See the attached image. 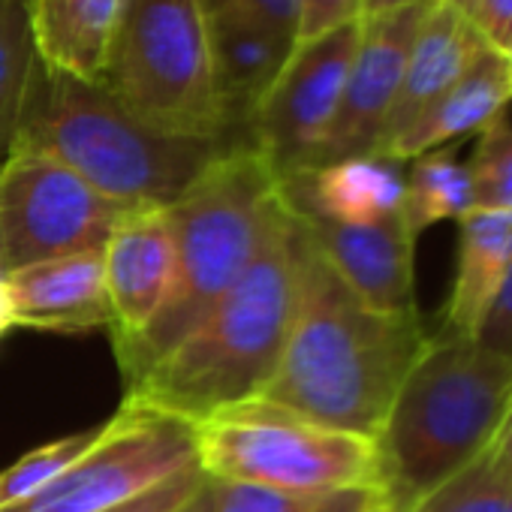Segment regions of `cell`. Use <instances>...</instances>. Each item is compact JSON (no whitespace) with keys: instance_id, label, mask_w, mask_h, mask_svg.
<instances>
[{"instance_id":"6da1fadb","label":"cell","mask_w":512,"mask_h":512,"mask_svg":"<svg viewBox=\"0 0 512 512\" xmlns=\"http://www.w3.org/2000/svg\"><path fill=\"white\" fill-rule=\"evenodd\" d=\"M299 229L293 323L260 401L377 440L431 335L419 311L383 314L365 305L320 256L302 220Z\"/></svg>"},{"instance_id":"7a4b0ae2","label":"cell","mask_w":512,"mask_h":512,"mask_svg":"<svg viewBox=\"0 0 512 512\" xmlns=\"http://www.w3.org/2000/svg\"><path fill=\"white\" fill-rule=\"evenodd\" d=\"M299 217L278 196L256 256L235 287L157 365L124 389L121 404L199 422L260 398L272 380L296 308Z\"/></svg>"},{"instance_id":"3957f363","label":"cell","mask_w":512,"mask_h":512,"mask_svg":"<svg viewBox=\"0 0 512 512\" xmlns=\"http://www.w3.org/2000/svg\"><path fill=\"white\" fill-rule=\"evenodd\" d=\"M281 196L269 160L241 139L229 145L166 211L175 235V272L157 317L115 344L124 389L157 365L235 287Z\"/></svg>"},{"instance_id":"277c9868","label":"cell","mask_w":512,"mask_h":512,"mask_svg":"<svg viewBox=\"0 0 512 512\" xmlns=\"http://www.w3.org/2000/svg\"><path fill=\"white\" fill-rule=\"evenodd\" d=\"M235 142L160 133L100 85L40 64L13 151L64 163L118 205L169 208Z\"/></svg>"},{"instance_id":"5b68a950","label":"cell","mask_w":512,"mask_h":512,"mask_svg":"<svg viewBox=\"0 0 512 512\" xmlns=\"http://www.w3.org/2000/svg\"><path fill=\"white\" fill-rule=\"evenodd\" d=\"M512 395V359L476 341L431 335L377 434L380 500L404 512L494 437Z\"/></svg>"},{"instance_id":"8992f818","label":"cell","mask_w":512,"mask_h":512,"mask_svg":"<svg viewBox=\"0 0 512 512\" xmlns=\"http://www.w3.org/2000/svg\"><path fill=\"white\" fill-rule=\"evenodd\" d=\"M100 88L160 133L241 139L217 103L199 0H121Z\"/></svg>"},{"instance_id":"52a82bcc","label":"cell","mask_w":512,"mask_h":512,"mask_svg":"<svg viewBox=\"0 0 512 512\" xmlns=\"http://www.w3.org/2000/svg\"><path fill=\"white\" fill-rule=\"evenodd\" d=\"M190 428L196 464L211 479L290 494L380 491L377 440L260 398L223 407Z\"/></svg>"},{"instance_id":"ba28073f","label":"cell","mask_w":512,"mask_h":512,"mask_svg":"<svg viewBox=\"0 0 512 512\" xmlns=\"http://www.w3.org/2000/svg\"><path fill=\"white\" fill-rule=\"evenodd\" d=\"M127 211L133 208L112 202L64 163L13 151L0 163V269L7 275L61 256L100 253Z\"/></svg>"},{"instance_id":"9c48e42d","label":"cell","mask_w":512,"mask_h":512,"mask_svg":"<svg viewBox=\"0 0 512 512\" xmlns=\"http://www.w3.org/2000/svg\"><path fill=\"white\" fill-rule=\"evenodd\" d=\"M196 461L184 419L121 404L103 437L55 482L0 512H109Z\"/></svg>"},{"instance_id":"30bf717a","label":"cell","mask_w":512,"mask_h":512,"mask_svg":"<svg viewBox=\"0 0 512 512\" xmlns=\"http://www.w3.org/2000/svg\"><path fill=\"white\" fill-rule=\"evenodd\" d=\"M359 34L362 22H353L323 37L299 40L263 106L256 109L247 139L281 181L317 166L344 97Z\"/></svg>"},{"instance_id":"8fae6325","label":"cell","mask_w":512,"mask_h":512,"mask_svg":"<svg viewBox=\"0 0 512 512\" xmlns=\"http://www.w3.org/2000/svg\"><path fill=\"white\" fill-rule=\"evenodd\" d=\"M428 10L431 7H404L395 13L362 19V34L347 73L344 97L320 148L317 166L374 154L386 118L395 106L410 46Z\"/></svg>"},{"instance_id":"7c38bea8","label":"cell","mask_w":512,"mask_h":512,"mask_svg":"<svg viewBox=\"0 0 512 512\" xmlns=\"http://www.w3.org/2000/svg\"><path fill=\"white\" fill-rule=\"evenodd\" d=\"M299 220L332 272L365 305L383 314L416 311V235L410 232L401 211L380 223H335L311 214H299Z\"/></svg>"},{"instance_id":"4fadbf2b","label":"cell","mask_w":512,"mask_h":512,"mask_svg":"<svg viewBox=\"0 0 512 512\" xmlns=\"http://www.w3.org/2000/svg\"><path fill=\"white\" fill-rule=\"evenodd\" d=\"M112 344L136 338L163 308L175 272V235L166 208H133L103 247Z\"/></svg>"},{"instance_id":"5bb4252c","label":"cell","mask_w":512,"mask_h":512,"mask_svg":"<svg viewBox=\"0 0 512 512\" xmlns=\"http://www.w3.org/2000/svg\"><path fill=\"white\" fill-rule=\"evenodd\" d=\"M16 326L91 332L112 326L103 250L34 263L4 275Z\"/></svg>"},{"instance_id":"9a60e30c","label":"cell","mask_w":512,"mask_h":512,"mask_svg":"<svg viewBox=\"0 0 512 512\" xmlns=\"http://www.w3.org/2000/svg\"><path fill=\"white\" fill-rule=\"evenodd\" d=\"M488 46L476 34L473 22L452 10L443 0L425 13L416 40L407 55V67L401 76V88L395 106L386 118L383 136L371 157H377L389 142H395L431 103H437L485 52Z\"/></svg>"},{"instance_id":"2e32d148","label":"cell","mask_w":512,"mask_h":512,"mask_svg":"<svg viewBox=\"0 0 512 512\" xmlns=\"http://www.w3.org/2000/svg\"><path fill=\"white\" fill-rule=\"evenodd\" d=\"M509 103H512V70L500 52L485 49L467 67V73L377 157L404 163L428 151H437L461 136L482 133L497 118H503Z\"/></svg>"},{"instance_id":"e0dca14e","label":"cell","mask_w":512,"mask_h":512,"mask_svg":"<svg viewBox=\"0 0 512 512\" xmlns=\"http://www.w3.org/2000/svg\"><path fill=\"white\" fill-rule=\"evenodd\" d=\"M287 205L299 214L335 223H380L401 211V163L383 157H350L281 181Z\"/></svg>"},{"instance_id":"ac0fdd59","label":"cell","mask_w":512,"mask_h":512,"mask_svg":"<svg viewBox=\"0 0 512 512\" xmlns=\"http://www.w3.org/2000/svg\"><path fill=\"white\" fill-rule=\"evenodd\" d=\"M208 22V49H211V76L217 103L223 109L226 127L232 136L247 139V127L290 61L296 43L260 31L253 25L229 19Z\"/></svg>"},{"instance_id":"d6986e66","label":"cell","mask_w":512,"mask_h":512,"mask_svg":"<svg viewBox=\"0 0 512 512\" xmlns=\"http://www.w3.org/2000/svg\"><path fill=\"white\" fill-rule=\"evenodd\" d=\"M458 263L443 332L473 341L512 266V211L470 208L458 217Z\"/></svg>"},{"instance_id":"ffe728a7","label":"cell","mask_w":512,"mask_h":512,"mask_svg":"<svg viewBox=\"0 0 512 512\" xmlns=\"http://www.w3.org/2000/svg\"><path fill=\"white\" fill-rule=\"evenodd\" d=\"M118 13L121 0H28L37 61L100 85Z\"/></svg>"},{"instance_id":"44dd1931","label":"cell","mask_w":512,"mask_h":512,"mask_svg":"<svg viewBox=\"0 0 512 512\" xmlns=\"http://www.w3.org/2000/svg\"><path fill=\"white\" fill-rule=\"evenodd\" d=\"M37 67L28 0H0V163L16 148Z\"/></svg>"},{"instance_id":"7402d4cb","label":"cell","mask_w":512,"mask_h":512,"mask_svg":"<svg viewBox=\"0 0 512 512\" xmlns=\"http://www.w3.org/2000/svg\"><path fill=\"white\" fill-rule=\"evenodd\" d=\"M470 208V175L452 151L437 148L410 160V172L404 175L401 214L416 238L428 226L440 220H458Z\"/></svg>"},{"instance_id":"603a6c76","label":"cell","mask_w":512,"mask_h":512,"mask_svg":"<svg viewBox=\"0 0 512 512\" xmlns=\"http://www.w3.org/2000/svg\"><path fill=\"white\" fill-rule=\"evenodd\" d=\"M404 512H512V476L488 446Z\"/></svg>"},{"instance_id":"cb8c5ba5","label":"cell","mask_w":512,"mask_h":512,"mask_svg":"<svg viewBox=\"0 0 512 512\" xmlns=\"http://www.w3.org/2000/svg\"><path fill=\"white\" fill-rule=\"evenodd\" d=\"M214 512H386L380 491H332V494H290L244 482L208 476Z\"/></svg>"},{"instance_id":"d4e9b609","label":"cell","mask_w":512,"mask_h":512,"mask_svg":"<svg viewBox=\"0 0 512 512\" xmlns=\"http://www.w3.org/2000/svg\"><path fill=\"white\" fill-rule=\"evenodd\" d=\"M100 437H103V425L88 428V431H76L70 437H61V440H52V443L31 449L16 464L0 470V509L22 503V500L34 497L37 491H43L64 470H70Z\"/></svg>"},{"instance_id":"484cf974","label":"cell","mask_w":512,"mask_h":512,"mask_svg":"<svg viewBox=\"0 0 512 512\" xmlns=\"http://www.w3.org/2000/svg\"><path fill=\"white\" fill-rule=\"evenodd\" d=\"M467 175L473 208L512 211V124H506V118H497L479 133Z\"/></svg>"},{"instance_id":"4316f807","label":"cell","mask_w":512,"mask_h":512,"mask_svg":"<svg viewBox=\"0 0 512 512\" xmlns=\"http://www.w3.org/2000/svg\"><path fill=\"white\" fill-rule=\"evenodd\" d=\"M205 19H229L253 25L281 37L284 43H299L302 0H199Z\"/></svg>"},{"instance_id":"83f0119b","label":"cell","mask_w":512,"mask_h":512,"mask_svg":"<svg viewBox=\"0 0 512 512\" xmlns=\"http://www.w3.org/2000/svg\"><path fill=\"white\" fill-rule=\"evenodd\" d=\"M202 467L196 461H190L187 467L175 470L172 476H166L163 482H157L154 488H148L145 494L109 509V512H178V506L199 488L202 482Z\"/></svg>"},{"instance_id":"f1b7e54d","label":"cell","mask_w":512,"mask_h":512,"mask_svg":"<svg viewBox=\"0 0 512 512\" xmlns=\"http://www.w3.org/2000/svg\"><path fill=\"white\" fill-rule=\"evenodd\" d=\"M365 0H302L299 40H314L344 25L362 22Z\"/></svg>"},{"instance_id":"f546056e","label":"cell","mask_w":512,"mask_h":512,"mask_svg":"<svg viewBox=\"0 0 512 512\" xmlns=\"http://www.w3.org/2000/svg\"><path fill=\"white\" fill-rule=\"evenodd\" d=\"M476 344H482L491 353H500L506 359H512V266L503 278V287L494 299V305L488 308L476 338Z\"/></svg>"},{"instance_id":"4dcf8cb0","label":"cell","mask_w":512,"mask_h":512,"mask_svg":"<svg viewBox=\"0 0 512 512\" xmlns=\"http://www.w3.org/2000/svg\"><path fill=\"white\" fill-rule=\"evenodd\" d=\"M470 22L488 49L500 55L512 49V0H476Z\"/></svg>"},{"instance_id":"1f68e13d","label":"cell","mask_w":512,"mask_h":512,"mask_svg":"<svg viewBox=\"0 0 512 512\" xmlns=\"http://www.w3.org/2000/svg\"><path fill=\"white\" fill-rule=\"evenodd\" d=\"M491 449L500 458V464L506 467V473L512 476V395H509V404L503 410V419H500V425H497V431L491 437Z\"/></svg>"},{"instance_id":"d6a6232c","label":"cell","mask_w":512,"mask_h":512,"mask_svg":"<svg viewBox=\"0 0 512 512\" xmlns=\"http://www.w3.org/2000/svg\"><path fill=\"white\" fill-rule=\"evenodd\" d=\"M434 4H437V0H365L362 19L395 13V10H404V7H434Z\"/></svg>"},{"instance_id":"836d02e7","label":"cell","mask_w":512,"mask_h":512,"mask_svg":"<svg viewBox=\"0 0 512 512\" xmlns=\"http://www.w3.org/2000/svg\"><path fill=\"white\" fill-rule=\"evenodd\" d=\"M178 512H214V503H211V491H208V476H202L199 488L178 506Z\"/></svg>"},{"instance_id":"e575fe53","label":"cell","mask_w":512,"mask_h":512,"mask_svg":"<svg viewBox=\"0 0 512 512\" xmlns=\"http://www.w3.org/2000/svg\"><path fill=\"white\" fill-rule=\"evenodd\" d=\"M16 326V317H13V302H10V290H7V278L0 272V338H4L10 329Z\"/></svg>"},{"instance_id":"d590c367","label":"cell","mask_w":512,"mask_h":512,"mask_svg":"<svg viewBox=\"0 0 512 512\" xmlns=\"http://www.w3.org/2000/svg\"><path fill=\"white\" fill-rule=\"evenodd\" d=\"M443 4H449L452 10H458L461 16H473V10H476V0H443Z\"/></svg>"},{"instance_id":"8d00e7d4","label":"cell","mask_w":512,"mask_h":512,"mask_svg":"<svg viewBox=\"0 0 512 512\" xmlns=\"http://www.w3.org/2000/svg\"><path fill=\"white\" fill-rule=\"evenodd\" d=\"M0 256H4V229H0ZM4 272V269H0Z\"/></svg>"},{"instance_id":"74e56055","label":"cell","mask_w":512,"mask_h":512,"mask_svg":"<svg viewBox=\"0 0 512 512\" xmlns=\"http://www.w3.org/2000/svg\"><path fill=\"white\" fill-rule=\"evenodd\" d=\"M503 58H506V64H509V70H512V49H509V52H506Z\"/></svg>"}]
</instances>
